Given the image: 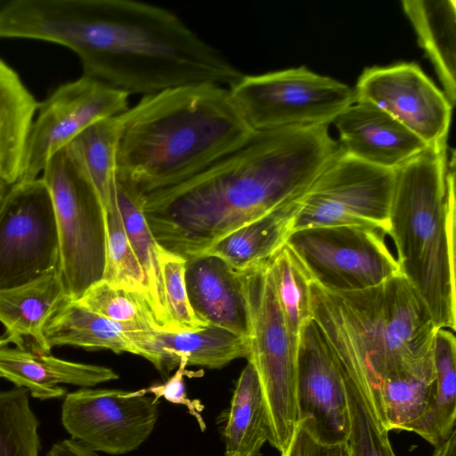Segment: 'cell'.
Here are the masks:
<instances>
[{
	"label": "cell",
	"instance_id": "17",
	"mask_svg": "<svg viewBox=\"0 0 456 456\" xmlns=\"http://www.w3.org/2000/svg\"><path fill=\"white\" fill-rule=\"evenodd\" d=\"M132 338L137 355L159 371H170L183 359L187 366L221 369L249 354L248 338L210 324L190 330H135Z\"/></svg>",
	"mask_w": 456,
	"mask_h": 456
},
{
	"label": "cell",
	"instance_id": "26",
	"mask_svg": "<svg viewBox=\"0 0 456 456\" xmlns=\"http://www.w3.org/2000/svg\"><path fill=\"white\" fill-rule=\"evenodd\" d=\"M433 355L419 366L384 378L379 386L386 429L414 432L429 413L434 395Z\"/></svg>",
	"mask_w": 456,
	"mask_h": 456
},
{
	"label": "cell",
	"instance_id": "21",
	"mask_svg": "<svg viewBox=\"0 0 456 456\" xmlns=\"http://www.w3.org/2000/svg\"><path fill=\"white\" fill-rule=\"evenodd\" d=\"M298 208L299 199L240 226L202 256H216L236 272L266 263L285 246Z\"/></svg>",
	"mask_w": 456,
	"mask_h": 456
},
{
	"label": "cell",
	"instance_id": "29",
	"mask_svg": "<svg viewBox=\"0 0 456 456\" xmlns=\"http://www.w3.org/2000/svg\"><path fill=\"white\" fill-rule=\"evenodd\" d=\"M118 134V116L107 118L86 128L66 146L96 190L104 211L116 189Z\"/></svg>",
	"mask_w": 456,
	"mask_h": 456
},
{
	"label": "cell",
	"instance_id": "41",
	"mask_svg": "<svg viewBox=\"0 0 456 456\" xmlns=\"http://www.w3.org/2000/svg\"><path fill=\"white\" fill-rule=\"evenodd\" d=\"M0 378H2L1 374H0Z\"/></svg>",
	"mask_w": 456,
	"mask_h": 456
},
{
	"label": "cell",
	"instance_id": "23",
	"mask_svg": "<svg viewBox=\"0 0 456 456\" xmlns=\"http://www.w3.org/2000/svg\"><path fill=\"white\" fill-rule=\"evenodd\" d=\"M133 330L67 298L46 322L44 342L47 353L54 346H73L137 355Z\"/></svg>",
	"mask_w": 456,
	"mask_h": 456
},
{
	"label": "cell",
	"instance_id": "18",
	"mask_svg": "<svg viewBox=\"0 0 456 456\" xmlns=\"http://www.w3.org/2000/svg\"><path fill=\"white\" fill-rule=\"evenodd\" d=\"M0 374L40 400L65 395L66 389L61 384L92 387L119 378L106 366L67 361L27 346H0Z\"/></svg>",
	"mask_w": 456,
	"mask_h": 456
},
{
	"label": "cell",
	"instance_id": "32",
	"mask_svg": "<svg viewBox=\"0 0 456 456\" xmlns=\"http://www.w3.org/2000/svg\"><path fill=\"white\" fill-rule=\"evenodd\" d=\"M39 426L26 388L0 390V456H39Z\"/></svg>",
	"mask_w": 456,
	"mask_h": 456
},
{
	"label": "cell",
	"instance_id": "12",
	"mask_svg": "<svg viewBox=\"0 0 456 456\" xmlns=\"http://www.w3.org/2000/svg\"><path fill=\"white\" fill-rule=\"evenodd\" d=\"M144 389L82 387L65 395L61 420L70 438L95 452L123 455L150 437L159 416Z\"/></svg>",
	"mask_w": 456,
	"mask_h": 456
},
{
	"label": "cell",
	"instance_id": "34",
	"mask_svg": "<svg viewBox=\"0 0 456 456\" xmlns=\"http://www.w3.org/2000/svg\"><path fill=\"white\" fill-rule=\"evenodd\" d=\"M77 301L83 307L134 330H159L146 295L101 280Z\"/></svg>",
	"mask_w": 456,
	"mask_h": 456
},
{
	"label": "cell",
	"instance_id": "4",
	"mask_svg": "<svg viewBox=\"0 0 456 456\" xmlns=\"http://www.w3.org/2000/svg\"><path fill=\"white\" fill-rule=\"evenodd\" d=\"M309 304L311 320L340 366L367 375L378 390L387 376L433 355L438 328L402 273L355 291H332L311 281Z\"/></svg>",
	"mask_w": 456,
	"mask_h": 456
},
{
	"label": "cell",
	"instance_id": "19",
	"mask_svg": "<svg viewBox=\"0 0 456 456\" xmlns=\"http://www.w3.org/2000/svg\"><path fill=\"white\" fill-rule=\"evenodd\" d=\"M186 291L195 315L207 324L248 338V319L236 271L220 258L204 255L186 261Z\"/></svg>",
	"mask_w": 456,
	"mask_h": 456
},
{
	"label": "cell",
	"instance_id": "2",
	"mask_svg": "<svg viewBox=\"0 0 456 456\" xmlns=\"http://www.w3.org/2000/svg\"><path fill=\"white\" fill-rule=\"evenodd\" d=\"M328 126L256 132L191 179L140 202L157 242L186 261L300 199L340 153Z\"/></svg>",
	"mask_w": 456,
	"mask_h": 456
},
{
	"label": "cell",
	"instance_id": "36",
	"mask_svg": "<svg viewBox=\"0 0 456 456\" xmlns=\"http://www.w3.org/2000/svg\"><path fill=\"white\" fill-rule=\"evenodd\" d=\"M281 456H349L346 443L327 444L297 423L293 437Z\"/></svg>",
	"mask_w": 456,
	"mask_h": 456
},
{
	"label": "cell",
	"instance_id": "6",
	"mask_svg": "<svg viewBox=\"0 0 456 456\" xmlns=\"http://www.w3.org/2000/svg\"><path fill=\"white\" fill-rule=\"evenodd\" d=\"M248 319L249 354L264 395L269 441L281 453L297 426L296 402L297 341L289 333L268 271V261L236 272Z\"/></svg>",
	"mask_w": 456,
	"mask_h": 456
},
{
	"label": "cell",
	"instance_id": "40",
	"mask_svg": "<svg viewBox=\"0 0 456 456\" xmlns=\"http://www.w3.org/2000/svg\"><path fill=\"white\" fill-rule=\"evenodd\" d=\"M7 190H8V189H7ZM7 190H4V189L0 188V204H1V201H2V200H3V198H4V193H5V191H6Z\"/></svg>",
	"mask_w": 456,
	"mask_h": 456
},
{
	"label": "cell",
	"instance_id": "10",
	"mask_svg": "<svg viewBox=\"0 0 456 456\" xmlns=\"http://www.w3.org/2000/svg\"><path fill=\"white\" fill-rule=\"evenodd\" d=\"M395 170L375 167L343 151L299 199L293 231L361 225L388 234Z\"/></svg>",
	"mask_w": 456,
	"mask_h": 456
},
{
	"label": "cell",
	"instance_id": "37",
	"mask_svg": "<svg viewBox=\"0 0 456 456\" xmlns=\"http://www.w3.org/2000/svg\"><path fill=\"white\" fill-rule=\"evenodd\" d=\"M186 367V361L183 359L181 360L175 373L169 379H167L164 384L152 386L145 390L154 394L156 401H158L160 396H163L169 402L184 405L189 409L190 413L198 419L200 426L204 428V421L199 413L200 410L199 407L200 405H195L194 402L190 401L186 395L183 382Z\"/></svg>",
	"mask_w": 456,
	"mask_h": 456
},
{
	"label": "cell",
	"instance_id": "39",
	"mask_svg": "<svg viewBox=\"0 0 456 456\" xmlns=\"http://www.w3.org/2000/svg\"><path fill=\"white\" fill-rule=\"evenodd\" d=\"M432 456H456V429L448 438L436 446Z\"/></svg>",
	"mask_w": 456,
	"mask_h": 456
},
{
	"label": "cell",
	"instance_id": "3",
	"mask_svg": "<svg viewBox=\"0 0 456 456\" xmlns=\"http://www.w3.org/2000/svg\"><path fill=\"white\" fill-rule=\"evenodd\" d=\"M118 121L117 180L139 200L197 175L256 133L228 87L210 83L143 95Z\"/></svg>",
	"mask_w": 456,
	"mask_h": 456
},
{
	"label": "cell",
	"instance_id": "15",
	"mask_svg": "<svg viewBox=\"0 0 456 456\" xmlns=\"http://www.w3.org/2000/svg\"><path fill=\"white\" fill-rule=\"evenodd\" d=\"M297 423L327 444L346 443L349 415L343 374L322 330L311 319L300 330L297 352Z\"/></svg>",
	"mask_w": 456,
	"mask_h": 456
},
{
	"label": "cell",
	"instance_id": "11",
	"mask_svg": "<svg viewBox=\"0 0 456 456\" xmlns=\"http://www.w3.org/2000/svg\"><path fill=\"white\" fill-rule=\"evenodd\" d=\"M60 269V244L50 192L42 178L8 188L0 204V289Z\"/></svg>",
	"mask_w": 456,
	"mask_h": 456
},
{
	"label": "cell",
	"instance_id": "35",
	"mask_svg": "<svg viewBox=\"0 0 456 456\" xmlns=\"http://www.w3.org/2000/svg\"><path fill=\"white\" fill-rule=\"evenodd\" d=\"M159 257L171 330H190L208 325L195 315L191 306L184 280L186 260L159 244Z\"/></svg>",
	"mask_w": 456,
	"mask_h": 456
},
{
	"label": "cell",
	"instance_id": "14",
	"mask_svg": "<svg viewBox=\"0 0 456 456\" xmlns=\"http://www.w3.org/2000/svg\"><path fill=\"white\" fill-rule=\"evenodd\" d=\"M354 92L355 101L387 112L428 148L447 147L453 106L416 63L365 68Z\"/></svg>",
	"mask_w": 456,
	"mask_h": 456
},
{
	"label": "cell",
	"instance_id": "33",
	"mask_svg": "<svg viewBox=\"0 0 456 456\" xmlns=\"http://www.w3.org/2000/svg\"><path fill=\"white\" fill-rule=\"evenodd\" d=\"M105 265L102 280L148 297L144 273L125 230L116 200V189L105 210Z\"/></svg>",
	"mask_w": 456,
	"mask_h": 456
},
{
	"label": "cell",
	"instance_id": "38",
	"mask_svg": "<svg viewBox=\"0 0 456 456\" xmlns=\"http://www.w3.org/2000/svg\"><path fill=\"white\" fill-rule=\"evenodd\" d=\"M45 456H101L82 444L67 438L54 443Z\"/></svg>",
	"mask_w": 456,
	"mask_h": 456
},
{
	"label": "cell",
	"instance_id": "25",
	"mask_svg": "<svg viewBox=\"0 0 456 456\" xmlns=\"http://www.w3.org/2000/svg\"><path fill=\"white\" fill-rule=\"evenodd\" d=\"M224 415V456H262L269 441V420L260 382L249 362L239 376Z\"/></svg>",
	"mask_w": 456,
	"mask_h": 456
},
{
	"label": "cell",
	"instance_id": "31",
	"mask_svg": "<svg viewBox=\"0 0 456 456\" xmlns=\"http://www.w3.org/2000/svg\"><path fill=\"white\" fill-rule=\"evenodd\" d=\"M268 271L287 328L298 341L302 327L311 319V280L286 245L269 259Z\"/></svg>",
	"mask_w": 456,
	"mask_h": 456
},
{
	"label": "cell",
	"instance_id": "30",
	"mask_svg": "<svg viewBox=\"0 0 456 456\" xmlns=\"http://www.w3.org/2000/svg\"><path fill=\"white\" fill-rule=\"evenodd\" d=\"M433 357L436 377L432 407L414 433L436 447L455 430L456 339L452 330H436Z\"/></svg>",
	"mask_w": 456,
	"mask_h": 456
},
{
	"label": "cell",
	"instance_id": "5",
	"mask_svg": "<svg viewBox=\"0 0 456 456\" xmlns=\"http://www.w3.org/2000/svg\"><path fill=\"white\" fill-rule=\"evenodd\" d=\"M428 148L395 170L388 235L436 328H456L455 151Z\"/></svg>",
	"mask_w": 456,
	"mask_h": 456
},
{
	"label": "cell",
	"instance_id": "27",
	"mask_svg": "<svg viewBox=\"0 0 456 456\" xmlns=\"http://www.w3.org/2000/svg\"><path fill=\"white\" fill-rule=\"evenodd\" d=\"M340 369L349 415V456H396L375 385L366 375Z\"/></svg>",
	"mask_w": 456,
	"mask_h": 456
},
{
	"label": "cell",
	"instance_id": "20",
	"mask_svg": "<svg viewBox=\"0 0 456 456\" xmlns=\"http://www.w3.org/2000/svg\"><path fill=\"white\" fill-rule=\"evenodd\" d=\"M67 298L60 269L31 282L0 289V322L4 327L0 346H26L24 338H29L30 349L50 354L45 347L44 329Z\"/></svg>",
	"mask_w": 456,
	"mask_h": 456
},
{
	"label": "cell",
	"instance_id": "42",
	"mask_svg": "<svg viewBox=\"0 0 456 456\" xmlns=\"http://www.w3.org/2000/svg\"><path fill=\"white\" fill-rule=\"evenodd\" d=\"M2 3V1H0V4Z\"/></svg>",
	"mask_w": 456,
	"mask_h": 456
},
{
	"label": "cell",
	"instance_id": "1",
	"mask_svg": "<svg viewBox=\"0 0 456 456\" xmlns=\"http://www.w3.org/2000/svg\"><path fill=\"white\" fill-rule=\"evenodd\" d=\"M0 37L66 46L84 76L128 94L203 83L229 87L243 75L175 13L134 0L3 1Z\"/></svg>",
	"mask_w": 456,
	"mask_h": 456
},
{
	"label": "cell",
	"instance_id": "28",
	"mask_svg": "<svg viewBox=\"0 0 456 456\" xmlns=\"http://www.w3.org/2000/svg\"><path fill=\"white\" fill-rule=\"evenodd\" d=\"M116 200L133 250L142 268L150 305L159 330H171L166 311L159 243L136 195L117 180Z\"/></svg>",
	"mask_w": 456,
	"mask_h": 456
},
{
	"label": "cell",
	"instance_id": "22",
	"mask_svg": "<svg viewBox=\"0 0 456 456\" xmlns=\"http://www.w3.org/2000/svg\"><path fill=\"white\" fill-rule=\"evenodd\" d=\"M403 9L430 59L444 93L453 106L456 99V2L403 0Z\"/></svg>",
	"mask_w": 456,
	"mask_h": 456
},
{
	"label": "cell",
	"instance_id": "16",
	"mask_svg": "<svg viewBox=\"0 0 456 456\" xmlns=\"http://www.w3.org/2000/svg\"><path fill=\"white\" fill-rule=\"evenodd\" d=\"M341 150L350 157L395 170L428 147L382 110L354 101L335 120Z\"/></svg>",
	"mask_w": 456,
	"mask_h": 456
},
{
	"label": "cell",
	"instance_id": "24",
	"mask_svg": "<svg viewBox=\"0 0 456 456\" xmlns=\"http://www.w3.org/2000/svg\"><path fill=\"white\" fill-rule=\"evenodd\" d=\"M38 102L18 74L0 59V188L20 178L23 154Z\"/></svg>",
	"mask_w": 456,
	"mask_h": 456
},
{
	"label": "cell",
	"instance_id": "9",
	"mask_svg": "<svg viewBox=\"0 0 456 456\" xmlns=\"http://www.w3.org/2000/svg\"><path fill=\"white\" fill-rule=\"evenodd\" d=\"M379 230L331 225L293 231L286 246L312 282L332 291L377 286L401 273Z\"/></svg>",
	"mask_w": 456,
	"mask_h": 456
},
{
	"label": "cell",
	"instance_id": "7",
	"mask_svg": "<svg viewBox=\"0 0 456 456\" xmlns=\"http://www.w3.org/2000/svg\"><path fill=\"white\" fill-rule=\"evenodd\" d=\"M53 201L60 244V272L67 296L77 300L102 279L105 211L94 185L66 147L48 160L41 177Z\"/></svg>",
	"mask_w": 456,
	"mask_h": 456
},
{
	"label": "cell",
	"instance_id": "8",
	"mask_svg": "<svg viewBox=\"0 0 456 456\" xmlns=\"http://www.w3.org/2000/svg\"><path fill=\"white\" fill-rule=\"evenodd\" d=\"M228 89L255 132L329 126L355 101L347 85L305 66L242 75Z\"/></svg>",
	"mask_w": 456,
	"mask_h": 456
},
{
	"label": "cell",
	"instance_id": "13",
	"mask_svg": "<svg viewBox=\"0 0 456 456\" xmlns=\"http://www.w3.org/2000/svg\"><path fill=\"white\" fill-rule=\"evenodd\" d=\"M128 97L124 91L83 75L38 102L18 183L37 179L53 155L94 123L126 111Z\"/></svg>",
	"mask_w": 456,
	"mask_h": 456
}]
</instances>
